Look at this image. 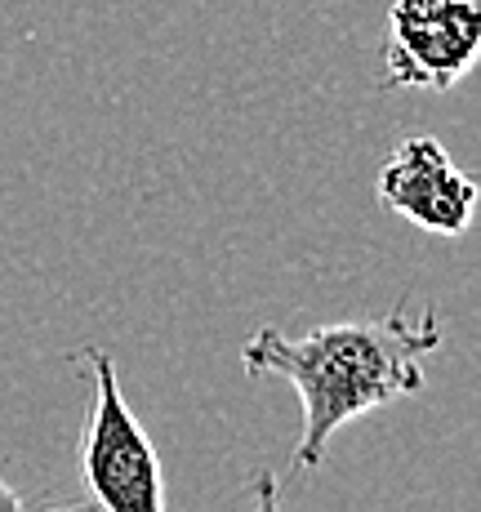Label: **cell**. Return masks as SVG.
Segmentation results:
<instances>
[{"mask_svg":"<svg viewBox=\"0 0 481 512\" xmlns=\"http://www.w3.org/2000/svg\"><path fill=\"white\" fill-rule=\"evenodd\" d=\"M441 348V317L424 308L410 317L392 308L388 317H361L317 326L299 339L263 326L245 339L241 370L250 379H286L303 406V432L294 446V468H321L330 441L352 419L415 397L424 388V361Z\"/></svg>","mask_w":481,"mask_h":512,"instance_id":"cell-1","label":"cell"},{"mask_svg":"<svg viewBox=\"0 0 481 512\" xmlns=\"http://www.w3.org/2000/svg\"><path fill=\"white\" fill-rule=\"evenodd\" d=\"M94 401L81 432V486L98 512H165L161 455L143 432L116 379V361L103 348H85Z\"/></svg>","mask_w":481,"mask_h":512,"instance_id":"cell-2","label":"cell"},{"mask_svg":"<svg viewBox=\"0 0 481 512\" xmlns=\"http://www.w3.org/2000/svg\"><path fill=\"white\" fill-rule=\"evenodd\" d=\"M481 54V0H392L384 85L455 90Z\"/></svg>","mask_w":481,"mask_h":512,"instance_id":"cell-3","label":"cell"},{"mask_svg":"<svg viewBox=\"0 0 481 512\" xmlns=\"http://www.w3.org/2000/svg\"><path fill=\"white\" fill-rule=\"evenodd\" d=\"M375 196L388 214L433 236L468 232L477 214V179L459 170L455 156L433 134H415V139H401L392 147L375 179Z\"/></svg>","mask_w":481,"mask_h":512,"instance_id":"cell-4","label":"cell"},{"mask_svg":"<svg viewBox=\"0 0 481 512\" xmlns=\"http://www.w3.org/2000/svg\"><path fill=\"white\" fill-rule=\"evenodd\" d=\"M254 512H286L281 508L277 477H272V472H259V477H254Z\"/></svg>","mask_w":481,"mask_h":512,"instance_id":"cell-5","label":"cell"},{"mask_svg":"<svg viewBox=\"0 0 481 512\" xmlns=\"http://www.w3.org/2000/svg\"><path fill=\"white\" fill-rule=\"evenodd\" d=\"M0 512H27L23 499H18V490L5 486V481H0ZM45 512H85V508H45Z\"/></svg>","mask_w":481,"mask_h":512,"instance_id":"cell-6","label":"cell"}]
</instances>
